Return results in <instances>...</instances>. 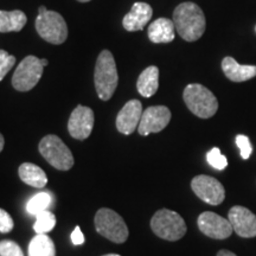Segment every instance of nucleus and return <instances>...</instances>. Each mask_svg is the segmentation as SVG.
Returning <instances> with one entry per match:
<instances>
[{
	"instance_id": "f257e3e1",
	"label": "nucleus",
	"mask_w": 256,
	"mask_h": 256,
	"mask_svg": "<svg viewBox=\"0 0 256 256\" xmlns=\"http://www.w3.org/2000/svg\"><path fill=\"white\" fill-rule=\"evenodd\" d=\"M174 24L179 36L186 42H196L206 32V16L194 2H182L174 11Z\"/></svg>"
},
{
	"instance_id": "f03ea898",
	"label": "nucleus",
	"mask_w": 256,
	"mask_h": 256,
	"mask_svg": "<svg viewBox=\"0 0 256 256\" xmlns=\"http://www.w3.org/2000/svg\"><path fill=\"white\" fill-rule=\"evenodd\" d=\"M94 82L96 92L102 101H108L112 98L118 87L119 76H118L116 63L110 51L104 50L98 55L95 66Z\"/></svg>"
},
{
	"instance_id": "7ed1b4c3",
	"label": "nucleus",
	"mask_w": 256,
	"mask_h": 256,
	"mask_svg": "<svg viewBox=\"0 0 256 256\" xmlns=\"http://www.w3.org/2000/svg\"><path fill=\"white\" fill-rule=\"evenodd\" d=\"M183 98L186 107L200 119H209L217 113L218 101L212 92L198 83H191L184 89Z\"/></svg>"
},
{
	"instance_id": "20e7f679",
	"label": "nucleus",
	"mask_w": 256,
	"mask_h": 256,
	"mask_svg": "<svg viewBox=\"0 0 256 256\" xmlns=\"http://www.w3.org/2000/svg\"><path fill=\"white\" fill-rule=\"evenodd\" d=\"M36 30L38 34L51 44H62L68 37V26L66 20L58 12L49 11L44 6L38 10L36 18Z\"/></svg>"
},
{
	"instance_id": "39448f33",
	"label": "nucleus",
	"mask_w": 256,
	"mask_h": 256,
	"mask_svg": "<svg viewBox=\"0 0 256 256\" xmlns=\"http://www.w3.org/2000/svg\"><path fill=\"white\" fill-rule=\"evenodd\" d=\"M151 228L156 236L166 241H178L186 234V224L176 211L162 209L153 215Z\"/></svg>"
},
{
	"instance_id": "423d86ee",
	"label": "nucleus",
	"mask_w": 256,
	"mask_h": 256,
	"mask_svg": "<svg viewBox=\"0 0 256 256\" xmlns=\"http://www.w3.org/2000/svg\"><path fill=\"white\" fill-rule=\"evenodd\" d=\"M40 154L48 162L60 171H68L74 166V156L69 147L57 136L49 134L40 140L38 146Z\"/></svg>"
},
{
	"instance_id": "0eeeda50",
	"label": "nucleus",
	"mask_w": 256,
	"mask_h": 256,
	"mask_svg": "<svg viewBox=\"0 0 256 256\" xmlns=\"http://www.w3.org/2000/svg\"><path fill=\"white\" fill-rule=\"evenodd\" d=\"M96 232L114 243H124L128 238V228L122 217L114 210L102 208L95 215Z\"/></svg>"
},
{
	"instance_id": "6e6552de",
	"label": "nucleus",
	"mask_w": 256,
	"mask_h": 256,
	"mask_svg": "<svg viewBox=\"0 0 256 256\" xmlns=\"http://www.w3.org/2000/svg\"><path fill=\"white\" fill-rule=\"evenodd\" d=\"M44 66L36 56H26L19 63L12 76V86L18 92H28L37 86L43 75Z\"/></svg>"
},
{
	"instance_id": "1a4fd4ad",
	"label": "nucleus",
	"mask_w": 256,
	"mask_h": 256,
	"mask_svg": "<svg viewBox=\"0 0 256 256\" xmlns=\"http://www.w3.org/2000/svg\"><path fill=\"white\" fill-rule=\"evenodd\" d=\"M191 188L198 198L210 206H218L226 198V190L216 178L206 174L196 176L191 182Z\"/></svg>"
},
{
	"instance_id": "9d476101",
	"label": "nucleus",
	"mask_w": 256,
	"mask_h": 256,
	"mask_svg": "<svg viewBox=\"0 0 256 256\" xmlns=\"http://www.w3.org/2000/svg\"><path fill=\"white\" fill-rule=\"evenodd\" d=\"M198 228L208 238L215 240H226L232 236L234 232L228 218L217 215L211 211L200 214L197 220Z\"/></svg>"
},
{
	"instance_id": "9b49d317",
	"label": "nucleus",
	"mask_w": 256,
	"mask_h": 256,
	"mask_svg": "<svg viewBox=\"0 0 256 256\" xmlns=\"http://www.w3.org/2000/svg\"><path fill=\"white\" fill-rule=\"evenodd\" d=\"M171 120V112L165 106H152L145 112H142V120H140L139 134L140 136H148L151 133L162 132L170 124Z\"/></svg>"
},
{
	"instance_id": "f8f14e48",
	"label": "nucleus",
	"mask_w": 256,
	"mask_h": 256,
	"mask_svg": "<svg viewBox=\"0 0 256 256\" xmlns=\"http://www.w3.org/2000/svg\"><path fill=\"white\" fill-rule=\"evenodd\" d=\"M94 127V112L80 104L72 110L68 121V130L74 139L86 140Z\"/></svg>"
},
{
	"instance_id": "ddd939ff",
	"label": "nucleus",
	"mask_w": 256,
	"mask_h": 256,
	"mask_svg": "<svg viewBox=\"0 0 256 256\" xmlns=\"http://www.w3.org/2000/svg\"><path fill=\"white\" fill-rule=\"evenodd\" d=\"M228 220L234 232L244 238L256 236V216L247 208L236 206L229 210Z\"/></svg>"
},
{
	"instance_id": "4468645a",
	"label": "nucleus",
	"mask_w": 256,
	"mask_h": 256,
	"mask_svg": "<svg viewBox=\"0 0 256 256\" xmlns=\"http://www.w3.org/2000/svg\"><path fill=\"white\" fill-rule=\"evenodd\" d=\"M142 115V104L139 100L128 101L116 116V128L120 133L130 136L139 127Z\"/></svg>"
},
{
	"instance_id": "2eb2a0df",
	"label": "nucleus",
	"mask_w": 256,
	"mask_h": 256,
	"mask_svg": "<svg viewBox=\"0 0 256 256\" xmlns=\"http://www.w3.org/2000/svg\"><path fill=\"white\" fill-rule=\"evenodd\" d=\"M153 14L151 6L146 2H136L124 17L122 25L127 31H142L148 24Z\"/></svg>"
},
{
	"instance_id": "dca6fc26",
	"label": "nucleus",
	"mask_w": 256,
	"mask_h": 256,
	"mask_svg": "<svg viewBox=\"0 0 256 256\" xmlns=\"http://www.w3.org/2000/svg\"><path fill=\"white\" fill-rule=\"evenodd\" d=\"M224 75L232 82H246L256 76V66L238 64L232 57H226L222 60Z\"/></svg>"
},
{
	"instance_id": "f3484780",
	"label": "nucleus",
	"mask_w": 256,
	"mask_h": 256,
	"mask_svg": "<svg viewBox=\"0 0 256 256\" xmlns=\"http://www.w3.org/2000/svg\"><path fill=\"white\" fill-rule=\"evenodd\" d=\"M174 20L168 18H158L148 26L147 34L152 43H170L174 40Z\"/></svg>"
},
{
	"instance_id": "a211bd4d",
	"label": "nucleus",
	"mask_w": 256,
	"mask_h": 256,
	"mask_svg": "<svg viewBox=\"0 0 256 256\" xmlns=\"http://www.w3.org/2000/svg\"><path fill=\"white\" fill-rule=\"evenodd\" d=\"M136 88L144 98H151L154 95L159 88V69L151 66L144 70L138 78Z\"/></svg>"
},
{
	"instance_id": "6ab92c4d",
	"label": "nucleus",
	"mask_w": 256,
	"mask_h": 256,
	"mask_svg": "<svg viewBox=\"0 0 256 256\" xmlns=\"http://www.w3.org/2000/svg\"><path fill=\"white\" fill-rule=\"evenodd\" d=\"M18 174L22 180L32 188H43L48 184V177L46 172L40 166L32 164V162H24V164H22L19 166Z\"/></svg>"
},
{
	"instance_id": "aec40b11",
	"label": "nucleus",
	"mask_w": 256,
	"mask_h": 256,
	"mask_svg": "<svg viewBox=\"0 0 256 256\" xmlns=\"http://www.w3.org/2000/svg\"><path fill=\"white\" fill-rule=\"evenodd\" d=\"M28 22L26 14L20 10L0 11V32H18L23 30Z\"/></svg>"
},
{
	"instance_id": "412c9836",
	"label": "nucleus",
	"mask_w": 256,
	"mask_h": 256,
	"mask_svg": "<svg viewBox=\"0 0 256 256\" xmlns=\"http://www.w3.org/2000/svg\"><path fill=\"white\" fill-rule=\"evenodd\" d=\"M28 256H56L55 243L46 234H37L28 244Z\"/></svg>"
},
{
	"instance_id": "4be33fe9",
	"label": "nucleus",
	"mask_w": 256,
	"mask_h": 256,
	"mask_svg": "<svg viewBox=\"0 0 256 256\" xmlns=\"http://www.w3.org/2000/svg\"><path fill=\"white\" fill-rule=\"evenodd\" d=\"M51 200H52V197H51L50 194H48V192H40V194L31 197V200L28 202L26 211L32 216H37L38 214L48 210V208L51 204Z\"/></svg>"
},
{
	"instance_id": "5701e85b",
	"label": "nucleus",
	"mask_w": 256,
	"mask_h": 256,
	"mask_svg": "<svg viewBox=\"0 0 256 256\" xmlns=\"http://www.w3.org/2000/svg\"><path fill=\"white\" fill-rule=\"evenodd\" d=\"M56 226V216L49 210L43 211L36 216V222L34 224V232L38 234H46L55 228Z\"/></svg>"
},
{
	"instance_id": "b1692460",
	"label": "nucleus",
	"mask_w": 256,
	"mask_h": 256,
	"mask_svg": "<svg viewBox=\"0 0 256 256\" xmlns=\"http://www.w3.org/2000/svg\"><path fill=\"white\" fill-rule=\"evenodd\" d=\"M206 160L209 162L210 166H212L214 168L222 171L228 166V159L220 153V150L217 147H214L212 150H210L206 154Z\"/></svg>"
},
{
	"instance_id": "393cba45",
	"label": "nucleus",
	"mask_w": 256,
	"mask_h": 256,
	"mask_svg": "<svg viewBox=\"0 0 256 256\" xmlns=\"http://www.w3.org/2000/svg\"><path fill=\"white\" fill-rule=\"evenodd\" d=\"M16 64V57L10 55L8 51L0 50V81L8 75V72L14 68Z\"/></svg>"
},
{
	"instance_id": "a878e982",
	"label": "nucleus",
	"mask_w": 256,
	"mask_h": 256,
	"mask_svg": "<svg viewBox=\"0 0 256 256\" xmlns=\"http://www.w3.org/2000/svg\"><path fill=\"white\" fill-rule=\"evenodd\" d=\"M0 256H24V252L16 242L4 240L0 242Z\"/></svg>"
},
{
	"instance_id": "bb28decb",
	"label": "nucleus",
	"mask_w": 256,
	"mask_h": 256,
	"mask_svg": "<svg viewBox=\"0 0 256 256\" xmlns=\"http://www.w3.org/2000/svg\"><path fill=\"white\" fill-rule=\"evenodd\" d=\"M236 145L240 148V153H241L242 159L247 160L250 158L252 153V146L250 142V139L247 136H243V134H238L236 136Z\"/></svg>"
},
{
	"instance_id": "cd10ccee",
	"label": "nucleus",
	"mask_w": 256,
	"mask_h": 256,
	"mask_svg": "<svg viewBox=\"0 0 256 256\" xmlns=\"http://www.w3.org/2000/svg\"><path fill=\"white\" fill-rule=\"evenodd\" d=\"M14 223L12 217L4 209H0V232L8 234L14 229Z\"/></svg>"
},
{
	"instance_id": "c85d7f7f",
	"label": "nucleus",
	"mask_w": 256,
	"mask_h": 256,
	"mask_svg": "<svg viewBox=\"0 0 256 256\" xmlns=\"http://www.w3.org/2000/svg\"><path fill=\"white\" fill-rule=\"evenodd\" d=\"M72 242L75 246H81L84 243V235L81 232V228L78 226H76V228L74 229V232L72 234Z\"/></svg>"
},
{
	"instance_id": "c756f323",
	"label": "nucleus",
	"mask_w": 256,
	"mask_h": 256,
	"mask_svg": "<svg viewBox=\"0 0 256 256\" xmlns=\"http://www.w3.org/2000/svg\"><path fill=\"white\" fill-rule=\"evenodd\" d=\"M217 256H238L236 254H234L230 250H226V249H222V250H220L217 252Z\"/></svg>"
},
{
	"instance_id": "7c9ffc66",
	"label": "nucleus",
	"mask_w": 256,
	"mask_h": 256,
	"mask_svg": "<svg viewBox=\"0 0 256 256\" xmlns=\"http://www.w3.org/2000/svg\"><path fill=\"white\" fill-rule=\"evenodd\" d=\"M4 145H5L4 136H2V134L0 133V152H2V148H4Z\"/></svg>"
},
{
	"instance_id": "2f4dec72",
	"label": "nucleus",
	"mask_w": 256,
	"mask_h": 256,
	"mask_svg": "<svg viewBox=\"0 0 256 256\" xmlns=\"http://www.w3.org/2000/svg\"><path fill=\"white\" fill-rule=\"evenodd\" d=\"M78 2H90V0H78Z\"/></svg>"
},
{
	"instance_id": "473e14b6",
	"label": "nucleus",
	"mask_w": 256,
	"mask_h": 256,
	"mask_svg": "<svg viewBox=\"0 0 256 256\" xmlns=\"http://www.w3.org/2000/svg\"><path fill=\"white\" fill-rule=\"evenodd\" d=\"M104 256H120V255H118V254H107V255H104Z\"/></svg>"
},
{
	"instance_id": "72a5a7b5",
	"label": "nucleus",
	"mask_w": 256,
	"mask_h": 256,
	"mask_svg": "<svg viewBox=\"0 0 256 256\" xmlns=\"http://www.w3.org/2000/svg\"><path fill=\"white\" fill-rule=\"evenodd\" d=\"M255 32H256V26H255Z\"/></svg>"
}]
</instances>
